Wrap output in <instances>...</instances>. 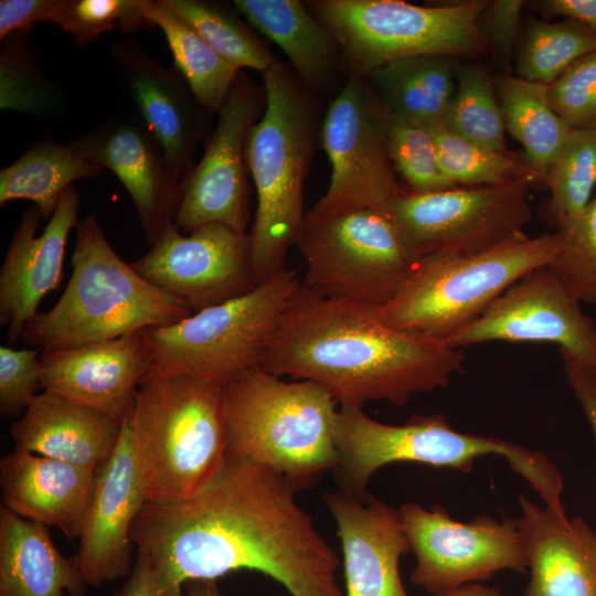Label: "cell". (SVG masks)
Instances as JSON below:
<instances>
[{
	"instance_id": "cell-9",
	"label": "cell",
	"mask_w": 596,
	"mask_h": 596,
	"mask_svg": "<svg viewBox=\"0 0 596 596\" xmlns=\"http://www.w3.org/2000/svg\"><path fill=\"white\" fill-rule=\"evenodd\" d=\"M299 286L296 269L285 267L242 296L173 324L146 329L150 368L141 384L183 373L226 384L260 365L266 343Z\"/></svg>"
},
{
	"instance_id": "cell-20",
	"label": "cell",
	"mask_w": 596,
	"mask_h": 596,
	"mask_svg": "<svg viewBox=\"0 0 596 596\" xmlns=\"http://www.w3.org/2000/svg\"><path fill=\"white\" fill-rule=\"evenodd\" d=\"M150 368L146 330L67 350L41 352L40 387L124 425Z\"/></svg>"
},
{
	"instance_id": "cell-16",
	"label": "cell",
	"mask_w": 596,
	"mask_h": 596,
	"mask_svg": "<svg viewBox=\"0 0 596 596\" xmlns=\"http://www.w3.org/2000/svg\"><path fill=\"white\" fill-rule=\"evenodd\" d=\"M129 264L193 313L257 286L251 265L249 235L220 223L203 225L188 235L172 224L145 255Z\"/></svg>"
},
{
	"instance_id": "cell-10",
	"label": "cell",
	"mask_w": 596,
	"mask_h": 596,
	"mask_svg": "<svg viewBox=\"0 0 596 596\" xmlns=\"http://www.w3.org/2000/svg\"><path fill=\"white\" fill-rule=\"evenodd\" d=\"M487 0L417 6L400 0H316L310 12L338 41L351 73L365 75L401 57L469 55L486 45L479 18Z\"/></svg>"
},
{
	"instance_id": "cell-50",
	"label": "cell",
	"mask_w": 596,
	"mask_h": 596,
	"mask_svg": "<svg viewBox=\"0 0 596 596\" xmlns=\"http://www.w3.org/2000/svg\"><path fill=\"white\" fill-rule=\"evenodd\" d=\"M181 596H223L216 579H193L183 586Z\"/></svg>"
},
{
	"instance_id": "cell-42",
	"label": "cell",
	"mask_w": 596,
	"mask_h": 596,
	"mask_svg": "<svg viewBox=\"0 0 596 596\" xmlns=\"http://www.w3.org/2000/svg\"><path fill=\"white\" fill-rule=\"evenodd\" d=\"M547 96L572 129L596 124V50L575 61L550 84Z\"/></svg>"
},
{
	"instance_id": "cell-2",
	"label": "cell",
	"mask_w": 596,
	"mask_h": 596,
	"mask_svg": "<svg viewBox=\"0 0 596 596\" xmlns=\"http://www.w3.org/2000/svg\"><path fill=\"white\" fill-rule=\"evenodd\" d=\"M465 354L446 342L392 328L379 307L329 299L300 286L266 343L260 365L276 376L310 380L341 406L405 404L446 386Z\"/></svg>"
},
{
	"instance_id": "cell-35",
	"label": "cell",
	"mask_w": 596,
	"mask_h": 596,
	"mask_svg": "<svg viewBox=\"0 0 596 596\" xmlns=\"http://www.w3.org/2000/svg\"><path fill=\"white\" fill-rule=\"evenodd\" d=\"M594 50L596 32L579 22L530 20L517 58V76L549 86Z\"/></svg>"
},
{
	"instance_id": "cell-26",
	"label": "cell",
	"mask_w": 596,
	"mask_h": 596,
	"mask_svg": "<svg viewBox=\"0 0 596 596\" xmlns=\"http://www.w3.org/2000/svg\"><path fill=\"white\" fill-rule=\"evenodd\" d=\"M95 472L71 464L13 450L0 461L2 505L17 515L79 539Z\"/></svg>"
},
{
	"instance_id": "cell-37",
	"label": "cell",
	"mask_w": 596,
	"mask_h": 596,
	"mask_svg": "<svg viewBox=\"0 0 596 596\" xmlns=\"http://www.w3.org/2000/svg\"><path fill=\"white\" fill-rule=\"evenodd\" d=\"M441 126L467 140L509 152L499 100L489 75L480 67L456 65V91Z\"/></svg>"
},
{
	"instance_id": "cell-45",
	"label": "cell",
	"mask_w": 596,
	"mask_h": 596,
	"mask_svg": "<svg viewBox=\"0 0 596 596\" xmlns=\"http://www.w3.org/2000/svg\"><path fill=\"white\" fill-rule=\"evenodd\" d=\"M64 0H1L0 40L18 32L29 33L36 22L55 24Z\"/></svg>"
},
{
	"instance_id": "cell-44",
	"label": "cell",
	"mask_w": 596,
	"mask_h": 596,
	"mask_svg": "<svg viewBox=\"0 0 596 596\" xmlns=\"http://www.w3.org/2000/svg\"><path fill=\"white\" fill-rule=\"evenodd\" d=\"M522 0L489 1L479 18V30L501 64L508 65L519 31Z\"/></svg>"
},
{
	"instance_id": "cell-4",
	"label": "cell",
	"mask_w": 596,
	"mask_h": 596,
	"mask_svg": "<svg viewBox=\"0 0 596 596\" xmlns=\"http://www.w3.org/2000/svg\"><path fill=\"white\" fill-rule=\"evenodd\" d=\"M265 107L246 140L257 206L249 235L256 284L285 268L306 212L304 184L319 137V117L311 91L297 73L276 60L262 73Z\"/></svg>"
},
{
	"instance_id": "cell-30",
	"label": "cell",
	"mask_w": 596,
	"mask_h": 596,
	"mask_svg": "<svg viewBox=\"0 0 596 596\" xmlns=\"http://www.w3.org/2000/svg\"><path fill=\"white\" fill-rule=\"evenodd\" d=\"M104 170L68 143L55 142L49 135L34 141L15 161L0 170V206L14 200H29L42 219L49 221L62 193L74 181L100 177Z\"/></svg>"
},
{
	"instance_id": "cell-32",
	"label": "cell",
	"mask_w": 596,
	"mask_h": 596,
	"mask_svg": "<svg viewBox=\"0 0 596 596\" xmlns=\"http://www.w3.org/2000/svg\"><path fill=\"white\" fill-rule=\"evenodd\" d=\"M147 17L166 36L174 68L187 81L196 102L219 113L240 70L220 56L182 18L162 0H148Z\"/></svg>"
},
{
	"instance_id": "cell-3",
	"label": "cell",
	"mask_w": 596,
	"mask_h": 596,
	"mask_svg": "<svg viewBox=\"0 0 596 596\" xmlns=\"http://www.w3.org/2000/svg\"><path fill=\"white\" fill-rule=\"evenodd\" d=\"M127 425L146 502L198 496L226 461L227 398L213 379L183 373L140 384Z\"/></svg>"
},
{
	"instance_id": "cell-23",
	"label": "cell",
	"mask_w": 596,
	"mask_h": 596,
	"mask_svg": "<svg viewBox=\"0 0 596 596\" xmlns=\"http://www.w3.org/2000/svg\"><path fill=\"white\" fill-rule=\"evenodd\" d=\"M323 502L341 542L344 596H408L398 571L411 550L400 510L370 493L360 499L342 490L326 493Z\"/></svg>"
},
{
	"instance_id": "cell-1",
	"label": "cell",
	"mask_w": 596,
	"mask_h": 596,
	"mask_svg": "<svg viewBox=\"0 0 596 596\" xmlns=\"http://www.w3.org/2000/svg\"><path fill=\"white\" fill-rule=\"evenodd\" d=\"M295 492L274 469L227 456L198 496L145 502L131 541L174 596L190 581L238 570L263 573L291 596H344L336 578L340 558Z\"/></svg>"
},
{
	"instance_id": "cell-15",
	"label": "cell",
	"mask_w": 596,
	"mask_h": 596,
	"mask_svg": "<svg viewBox=\"0 0 596 596\" xmlns=\"http://www.w3.org/2000/svg\"><path fill=\"white\" fill-rule=\"evenodd\" d=\"M264 97L265 89L240 72L217 113L203 156L183 184L174 219L178 230L190 233L220 223L246 233L249 221L246 140L264 111Z\"/></svg>"
},
{
	"instance_id": "cell-11",
	"label": "cell",
	"mask_w": 596,
	"mask_h": 596,
	"mask_svg": "<svg viewBox=\"0 0 596 596\" xmlns=\"http://www.w3.org/2000/svg\"><path fill=\"white\" fill-rule=\"evenodd\" d=\"M307 264L300 281L313 294L382 307L417 259L381 209L306 211L296 242Z\"/></svg>"
},
{
	"instance_id": "cell-43",
	"label": "cell",
	"mask_w": 596,
	"mask_h": 596,
	"mask_svg": "<svg viewBox=\"0 0 596 596\" xmlns=\"http://www.w3.org/2000/svg\"><path fill=\"white\" fill-rule=\"evenodd\" d=\"M38 349L0 347V413L19 415L26 409L40 387Z\"/></svg>"
},
{
	"instance_id": "cell-33",
	"label": "cell",
	"mask_w": 596,
	"mask_h": 596,
	"mask_svg": "<svg viewBox=\"0 0 596 596\" xmlns=\"http://www.w3.org/2000/svg\"><path fill=\"white\" fill-rule=\"evenodd\" d=\"M0 43V108L45 124L64 119L70 97L44 73L40 53L28 33H13Z\"/></svg>"
},
{
	"instance_id": "cell-5",
	"label": "cell",
	"mask_w": 596,
	"mask_h": 596,
	"mask_svg": "<svg viewBox=\"0 0 596 596\" xmlns=\"http://www.w3.org/2000/svg\"><path fill=\"white\" fill-rule=\"evenodd\" d=\"M75 230L68 284L50 310L25 326L21 340L26 345L40 352L67 350L170 326L193 313L121 259L94 214Z\"/></svg>"
},
{
	"instance_id": "cell-29",
	"label": "cell",
	"mask_w": 596,
	"mask_h": 596,
	"mask_svg": "<svg viewBox=\"0 0 596 596\" xmlns=\"http://www.w3.org/2000/svg\"><path fill=\"white\" fill-rule=\"evenodd\" d=\"M364 76L390 114L426 127L443 124L456 91V64L445 55L401 57Z\"/></svg>"
},
{
	"instance_id": "cell-31",
	"label": "cell",
	"mask_w": 596,
	"mask_h": 596,
	"mask_svg": "<svg viewBox=\"0 0 596 596\" xmlns=\"http://www.w3.org/2000/svg\"><path fill=\"white\" fill-rule=\"evenodd\" d=\"M497 88L505 129L523 146L526 163L545 183L573 129L553 109L547 85L503 75Z\"/></svg>"
},
{
	"instance_id": "cell-7",
	"label": "cell",
	"mask_w": 596,
	"mask_h": 596,
	"mask_svg": "<svg viewBox=\"0 0 596 596\" xmlns=\"http://www.w3.org/2000/svg\"><path fill=\"white\" fill-rule=\"evenodd\" d=\"M225 386L227 456L281 473L295 490L315 486L338 462L337 401L317 382H286L256 365Z\"/></svg>"
},
{
	"instance_id": "cell-8",
	"label": "cell",
	"mask_w": 596,
	"mask_h": 596,
	"mask_svg": "<svg viewBox=\"0 0 596 596\" xmlns=\"http://www.w3.org/2000/svg\"><path fill=\"white\" fill-rule=\"evenodd\" d=\"M560 235L525 234L489 251L467 256H427L386 305L379 307L387 326L446 342L473 321L528 273L550 266Z\"/></svg>"
},
{
	"instance_id": "cell-6",
	"label": "cell",
	"mask_w": 596,
	"mask_h": 596,
	"mask_svg": "<svg viewBox=\"0 0 596 596\" xmlns=\"http://www.w3.org/2000/svg\"><path fill=\"white\" fill-rule=\"evenodd\" d=\"M341 490L364 499L375 471L392 462H418L469 472L483 456H502L534 489L546 508L564 513L562 475L544 454L511 441L454 429L443 415H415L402 425L373 419L362 407L341 406L334 425Z\"/></svg>"
},
{
	"instance_id": "cell-28",
	"label": "cell",
	"mask_w": 596,
	"mask_h": 596,
	"mask_svg": "<svg viewBox=\"0 0 596 596\" xmlns=\"http://www.w3.org/2000/svg\"><path fill=\"white\" fill-rule=\"evenodd\" d=\"M247 23L276 43L302 83L321 89L344 64L333 34L298 0H234Z\"/></svg>"
},
{
	"instance_id": "cell-48",
	"label": "cell",
	"mask_w": 596,
	"mask_h": 596,
	"mask_svg": "<svg viewBox=\"0 0 596 596\" xmlns=\"http://www.w3.org/2000/svg\"><path fill=\"white\" fill-rule=\"evenodd\" d=\"M538 4L547 15L565 17L596 32V0H544Z\"/></svg>"
},
{
	"instance_id": "cell-12",
	"label": "cell",
	"mask_w": 596,
	"mask_h": 596,
	"mask_svg": "<svg viewBox=\"0 0 596 596\" xmlns=\"http://www.w3.org/2000/svg\"><path fill=\"white\" fill-rule=\"evenodd\" d=\"M530 185L518 180L426 193L401 190L381 210L417 260L436 255L467 256L524 234L532 215Z\"/></svg>"
},
{
	"instance_id": "cell-40",
	"label": "cell",
	"mask_w": 596,
	"mask_h": 596,
	"mask_svg": "<svg viewBox=\"0 0 596 596\" xmlns=\"http://www.w3.org/2000/svg\"><path fill=\"white\" fill-rule=\"evenodd\" d=\"M557 234L560 248L549 267L581 302L596 306V196Z\"/></svg>"
},
{
	"instance_id": "cell-19",
	"label": "cell",
	"mask_w": 596,
	"mask_h": 596,
	"mask_svg": "<svg viewBox=\"0 0 596 596\" xmlns=\"http://www.w3.org/2000/svg\"><path fill=\"white\" fill-rule=\"evenodd\" d=\"M68 145L82 157L109 169L125 185L150 246L174 224L183 185L171 171L153 135L140 119H105Z\"/></svg>"
},
{
	"instance_id": "cell-22",
	"label": "cell",
	"mask_w": 596,
	"mask_h": 596,
	"mask_svg": "<svg viewBox=\"0 0 596 596\" xmlns=\"http://www.w3.org/2000/svg\"><path fill=\"white\" fill-rule=\"evenodd\" d=\"M145 502L126 422L114 454L95 472L93 493L73 561L87 586L99 587L129 575L136 549L131 528Z\"/></svg>"
},
{
	"instance_id": "cell-27",
	"label": "cell",
	"mask_w": 596,
	"mask_h": 596,
	"mask_svg": "<svg viewBox=\"0 0 596 596\" xmlns=\"http://www.w3.org/2000/svg\"><path fill=\"white\" fill-rule=\"evenodd\" d=\"M49 529L1 504L0 596H85L88 586Z\"/></svg>"
},
{
	"instance_id": "cell-47",
	"label": "cell",
	"mask_w": 596,
	"mask_h": 596,
	"mask_svg": "<svg viewBox=\"0 0 596 596\" xmlns=\"http://www.w3.org/2000/svg\"><path fill=\"white\" fill-rule=\"evenodd\" d=\"M113 596H173L160 581L149 561L137 554L132 570Z\"/></svg>"
},
{
	"instance_id": "cell-34",
	"label": "cell",
	"mask_w": 596,
	"mask_h": 596,
	"mask_svg": "<svg viewBox=\"0 0 596 596\" xmlns=\"http://www.w3.org/2000/svg\"><path fill=\"white\" fill-rule=\"evenodd\" d=\"M162 1L236 68L263 73L277 60L253 28L226 4L206 0Z\"/></svg>"
},
{
	"instance_id": "cell-39",
	"label": "cell",
	"mask_w": 596,
	"mask_h": 596,
	"mask_svg": "<svg viewBox=\"0 0 596 596\" xmlns=\"http://www.w3.org/2000/svg\"><path fill=\"white\" fill-rule=\"evenodd\" d=\"M387 138L393 168L412 192L426 193L457 187L445 175L434 138L426 126L389 113Z\"/></svg>"
},
{
	"instance_id": "cell-17",
	"label": "cell",
	"mask_w": 596,
	"mask_h": 596,
	"mask_svg": "<svg viewBox=\"0 0 596 596\" xmlns=\"http://www.w3.org/2000/svg\"><path fill=\"white\" fill-rule=\"evenodd\" d=\"M490 341L556 343L561 352L596 369V323L549 266L520 278L447 344Z\"/></svg>"
},
{
	"instance_id": "cell-49",
	"label": "cell",
	"mask_w": 596,
	"mask_h": 596,
	"mask_svg": "<svg viewBox=\"0 0 596 596\" xmlns=\"http://www.w3.org/2000/svg\"><path fill=\"white\" fill-rule=\"evenodd\" d=\"M433 596H503L498 588L471 583Z\"/></svg>"
},
{
	"instance_id": "cell-38",
	"label": "cell",
	"mask_w": 596,
	"mask_h": 596,
	"mask_svg": "<svg viewBox=\"0 0 596 596\" xmlns=\"http://www.w3.org/2000/svg\"><path fill=\"white\" fill-rule=\"evenodd\" d=\"M545 184L551 212L558 228L579 214L596 185V124L573 129L553 161Z\"/></svg>"
},
{
	"instance_id": "cell-41",
	"label": "cell",
	"mask_w": 596,
	"mask_h": 596,
	"mask_svg": "<svg viewBox=\"0 0 596 596\" xmlns=\"http://www.w3.org/2000/svg\"><path fill=\"white\" fill-rule=\"evenodd\" d=\"M147 4L148 0H64L55 25L85 46L117 28L135 33L151 26Z\"/></svg>"
},
{
	"instance_id": "cell-14",
	"label": "cell",
	"mask_w": 596,
	"mask_h": 596,
	"mask_svg": "<svg viewBox=\"0 0 596 596\" xmlns=\"http://www.w3.org/2000/svg\"><path fill=\"white\" fill-rule=\"evenodd\" d=\"M402 523L416 556L411 582L433 595L490 578L501 570L529 567L517 519L500 522L480 514L456 521L439 504L427 510L413 502L400 508Z\"/></svg>"
},
{
	"instance_id": "cell-46",
	"label": "cell",
	"mask_w": 596,
	"mask_h": 596,
	"mask_svg": "<svg viewBox=\"0 0 596 596\" xmlns=\"http://www.w3.org/2000/svg\"><path fill=\"white\" fill-rule=\"evenodd\" d=\"M562 360L566 381L585 412L596 444V370L570 355Z\"/></svg>"
},
{
	"instance_id": "cell-24",
	"label": "cell",
	"mask_w": 596,
	"mask_h": 596,
	"mask_svg": "<svg viewBox=\"0 0 596 596\" xmlns=\"http://www.w3.org/2000/svg\"><path fill=\"white\" fill-rule=\"evenodd\" d=\"M518 528L531 572L524 596H596V533L519 496Z\"/></svg>"
},
{
	"instance_id": "cell-36",
	"label": "cell",
	"mask_w": 596,
	"mask_h": 596,
	"mask_svg": "<svg viewBox=\"0 0 596 596\" xmlns=\"http://www.w3.org/2000/svg\"><path fill=\"white\" fill-rule=\"evenodd\" d=\"M427 128L445 175L457 187L497 185L518 180L540 182L526 161L510 152L467 140L441 125Z\"/></svg>"
},
{
	"instance_id": "cell-18",
	"label": "cell",
	"mask_w": 596,
	"mask_h": 596,
	"mask_svg": "<svg viewBox=\"0 0 596 596\" xmlns=\"http://www.w3.org/2000/svg\"><path fill=\"white\" fill-rule=\"evenodd\" d=\"M116 76L139 119L159 142L166 160L182 185L194 169L196 146L209 139L204 109L187 81L172 66L152 60L135 39L110 45Z\"/></svg>"
},
{
	"instance_id": "cell-21",
	"label": "cell",
	"mask_w": 596,
	"mask_h": 596,
	"mask_svg": "<svg viewBox=\"0 0 596 596\" xmlns=\"http://www.w3.org/2000/svg\"><path fill=\"white\" fill-rule=\"evenodd\" d=\"M79 195L74 184L61 195L40 236L43 220L35 205L21 216L0 268V323L9 343L21 339L43 298L60 287L68 234L78 224Z\"/></svg>"
},
{
	"instance_id": "cell-25",
	"label": "cell",
	"mask_w": 596,
	"mask_h": 596,
	"mask_svg": "<svg viewBox=\"0 0 596 596\" xmlns=\"http://www.w3.org/2000/svg\"><path fill=\"white\" fill-rule=\"evenodd\" d=\"M123 425L67 397L43 391L11 426L14 449L96 472L114 454Z\"/></svg>"
},
{
	"instance_id": "cell-13",
	"label": "cell",
	"mask_w": 596,
	"mask_h": 596,
	"mask_svg": "<svg viewBox=\"0 0 596 596\" xmlns=\"http://www.w3.org/2000/svg\"><path fill=\"white\" fill-rule=\"evenodd\" d=\"M387 118L389 111L368 78L351 73L321 125L331 177L312 210L382 209L401 191L389 151Z\"/></svg>"
}]
</instances>
